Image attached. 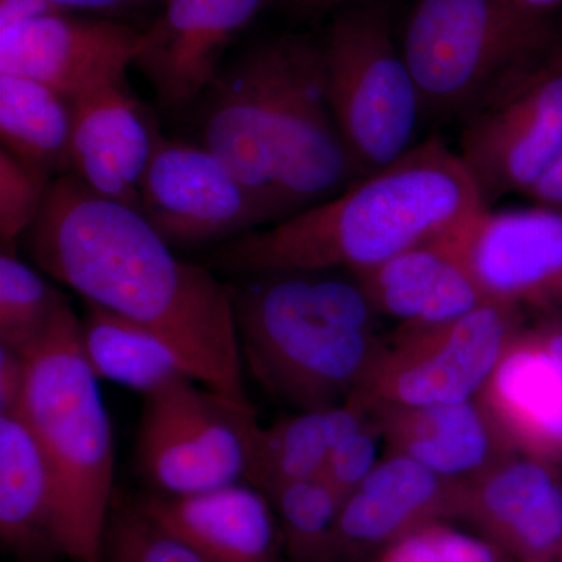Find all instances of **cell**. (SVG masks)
I'll return each instance as SVG.
<instances>
[{"label":"cell","mask_w":562,"mask_h":562,"mask_svg":"<svg viewBox=\"0 0 562 562\" xmlns=\"http://www.w3.org/2000/svg\"><path fill=\"white\" fill-rule=\"evenodd\" d=\"M27 236L41 271L171 344L195 382L250 405L228 284L180 260L139 211L65 173Z\"/></svg>","instance_id":"6da1fadb"},{"label":"cell","mask_w":562,"mask_h":562,"mask_svg":"<svg viewBox=\"0 0 562 562\" xmlns=\"http://www.w3.org/2000/svg\"><path fill=\"white\" fill-rule=\"evenodd\" d=\"M190 114L194 143L232 169L272 224L361 179L336 124L321 41L281 33L228 57Z\"/></svg>","instance_id":"7a4b0ae2"},{"label":"cell","mask_w":562,"mask_h":562,"mask_svg":"<svg viewBox=\"0 0 562 562\" xmlns=\"http://www.w3.org/2000/svg\"><path fill=\"white\" fill-rule=\"evenodd\" d=\"M484 209L458 151L431 136L330 201L214 247L206 266L232 276L361 271L449 238Z\"/></svg>","instance_id":"3957f363"},{"label":"cell","mask_w":562,"mask_h":562,"mask_svg":"<svg viewBox=\"0 0 562 562\" xmlns=\"http://www.w3.org/2000/svg\"><path fill=\"white\" fill-rule=\"evenodd\" d=\"M227 284L244 366L297 412L346 401L383 347L379 313L350 272H254Z\"/></svg>","instance_id":"277c9868"},{"label":"cell","mask_w":562,"mask_h":562,"mask_svg":"<svg viewBox=\"0 0 562 562\" xmlns=\"http://www.w3.org/2000/svg\"><path fill=\"white\" fill-rule=\"evenodd\" d=\"M27 361V386L16 414L49 468L63 553L74 562H102L116 492L113 430L69 302Z\"/></svg>","instance_id":"5b68a950"},{"label":"cell","mask_w":562,"mask_h":562,"mask_svg":"<svg viewBox=\"0 0 562 562\" xmlns=\"http://www.w3.org/2000/svg\"><path fill=\"white\" fill-rule=\"evenodd\" d=\"M398 44L425 122L464 120L558 52L547 18L513 0H413Z\"/></svg>","instance_id":"8992f818"},{"label":"cell","mask_w":562,"mask_h":562,"mask_svg":"<svg viewBox=\"0 0 562 562\" xmlns=\"http://www.w3.org/2000/svg\"><path fill=\"white\" fill-rule=\"evenodd\" d=\"M321 47L333 116L361 177L401 160L419 144L425 113L387 0L336 11Z\"/></svg>","instance_id":"52a82bcc"},{"label":"cell","mask_w":562,"mask_h":562,"mask_svg":"<svg viewBox=\"0 0 562 562\" xmlns=\"http://www.w3.org/2000/svg\"><path fill=\"white\" fill-rule=\"evenodd\" d=\"M517 312L508 303L486 302L443 324L402 327L351 397L369 413L473 401L520 331Z\"/></svg>","instance_id":"ba28073f"},{"label":"cell","mask_w":562,"mask_h":562,"mask_svg":"<svg viewBox=\"0 0 562 562\" xmlns=\"http://www.w3.org/2000/svg\"><path fill=\"white\" fill-rule=\"evenodd\" d=\"M198 383L179 376L144 395L136 446L139 468L168 495L241 482L261 428L254 406Z\"/></svg>","instance_id":"9c48e42d"},{"label":"cell","mask_w":562,"mask_h":562,"mask_svg":"<svg viewBox=\"0 0 562 562\" xmlns=\"http://www.w3.org/2000/svg\"><path fill=\"white\" fill-rule=\"evenodd\" d=\"M554 55L461 121L457 151L487 206L527 195L561 155L562 65Z\"/></svg>","instance_id":"30bf717a"},{"label":"cell","mask_w":562,"mask_h":562,"mask_svg":"<svg viewBox=\"0 0 562 562\" xmlns=\"http://www.w3.org/2000/svg\"><path fill=\"white\" fill-rule=\"evenodd\" d=\"M139 213L172 249L217 247L272 225L260 199L194 140L157 132L140 187Z\"/></svg>","instance_id":"8fae6325"},{"label":"cell","mask_w":562,"mask_h":562,"mask_svg":"<svg viewBox=\"0 0 562 562\" xmlns=\"http://www.w3.org/2000/svg\"><path fill=\"white\" fill-rule=\"evenodd\" d=\"M143 31L92 14H47L0 31V72L46 85L74 99L125 80Z\"/></svg>","instance_id":"7c38bea8"},{"label":"cell","mask_w":562,"mask_h":562,"mask_svg":"<svg viewBox=\"0 0 562 562\" xmlns=\"http://www.w3.org/2000/svg\"><path fill=\"white\" fill-rule=\"evenodd\" d=\"M271 0H160L133 65L166 113L187 114L227 60L233 41Z\"/></svg>","instance_id":"4fadbf2b"},{"label":"cell","mask_w":562,"mask_h":562,"mask_svg":"<svg viewBox=\"0 0 562 562\" xmlns=\"http://www.w3.org/2000/svg\"><path fill=\"white\" fill-rule=\"evenodd\" d=\"M446 239L487 301L562 303V211L484 209Z\"/></svg>","instance_id":"5bb4252c"},{"label":"cell","mask_w":562,"mask_h":562,"mask_svg":"<svg viewBox=\"0 0 562 562\" xmlns=\"http://www.w3.org/2000/svg\"><path fill=\"white\" fill-rule=\"evenodd\" d=\"M461 491L462 482L387 454L342 503L325 562L371 561L422 525L458 519Z\"/></svg>","instance_id":"9a60e30c"},{"label":"cell","mask_w":562,"mask_h":562,"mask_svg":"<svg viewBox=\"0 0 562 562\" xmlns=\"http://www.w3.org/2000/svg\"><path fill=\"white\" fill-rule=\"evenodd\" d=\"M561 469L514 453L462 482L460 516L513 562H557L562 546Z\"/></svg>","instance_id":"2e32d148"},{"label":"cell","mask_w":562,"mask_h":562,"mask_svg":"<svg viewBox=\"0 0 562 562\" xmlns=\"http://www.w3.org/2000/svg\"><path fill=\"white\" fill-rule=\"evenodd\" d=\"M514 453L562 469V362L538 330H520L476 395Z\"/></svg>","instance_id":"e0dca14e"},{"label":"cell","mask_w":562,"mask_h":562,"mask_svg":"<svg viewBox=\"0 0 562 562\" xmlns=\"http://www.w3.org/2000/svg\"><path fill=\"white\" fill-rule=\"evenodd\" d=\"M72 172L109 201L139 211L157 127L127 81L103 85L74 99Z\"/></svg>","instance_id":"ac0fdd59"},{"label":"cell","mask_w":562,"mask_h":562,"mask_svg":"<svg viewBox=\"0 0 562 562\" xmlns=\"http://www.w3.org/2000/svg\"><path fill=\"white\" fill-rule=\"evenodd\" d=\"M136 503L203 562H279L271 502L249 483L198 494L147 495Z\"/></svg>","instance_id":"d6986e66"},{"label":"cell","mask_w":562,"mask_h":562,"mask_svg":"<svg viewBox=\"0 0 562 562\" xmlns=\"http://www.w3.org/2000/svg\"><path fill=\"white\" fill-rule=\"evenodd\" d=\"M350 273L375 312L403 328L443 324L491 302L446 238Z\"/></svg>","instance_id":"ffe728a7"},{"label":"cell","mask_w":562,"mask_h":562,"mask_svg":"<svg viewBox=\"0 0 562 562\" xmlns=\"http://www.w3.org/2000/svg\"><path fill=\"white\" fill-rule=\"evenodd\" d=\"M371 416L386 441L387 454L409 458L453 482L475 479L514 454L476 398L383 408Z\"/></svg>","instance_id":"44dd1931"},{"label":"cell","mask_w":562,"mask_h":562,"mask_svg":"<svg viewBox=\"0 0 562 562\" xmlns=\"http://www.w3.org/2000/svg\"><path fill=\"white\" fill-rule=\"evenodd\" d=\"M0 539L18 562L65 557L49 468L18 414H0Z\"/></svg>","instance_id":"7402d4cb"},{"label":"cell","mask_w":562,"mask_h":562,"mask_svg":"<svg viewBox=\"0 0 562 562\" xmlns=\"http://www.w3.org/2000/svg\"><path fill=\"white\" fill-rule=\"evenodd\" d=\"M80 344L95 379L143 395L160 390L179 376H191L187 362L171 344L95 303L85 302Z\"/></svg>","instance_id":"603a6c76"},{"label":"cell","mask_w":562,"mask_h":562,"mask_svg":"<svg viewBox=\"0 0 562 562\" xmlns=\"http://www.w3.org/2000/svg\"><path fill=\"white\" fill-rule=\"evenodd\" d=\"M72 102L40 81L0 72L2 149L57 179L72 172Z\"/></svg>","instance_id":"cb8c5ba5"},{"label":"cell","mask_w":562,"mask_h":562,"mask_svg":"<svg viewBox=\"0 0 562 562\" xmlns=\"http://www.w3.org/2000/svg\"><path fill=\"white\" fill-rule=\"evenodd\" d=\"M325 409L297 412L271 427H261L244 476L246 483L271 498L286 484L319 476L330 453Z\"/></svg>","instance_id":"d4e9b609"},{"label":"cell","mask_w":562,"mask_h":562,"mask_svg":"<svg viewBox=\"0 0 562 562\" xmlns=\"http://www.w3.org/2000/svg\"><path fill=\"white\" fill-rule=\"evenodd\" d=\"M68 299L16 254L0 255V346L27 358Z\"/></svg>","instance_id":"484cf974"},{"label":"cell","mask_w":562,"mask_h":562,"mask_svg":"<svg viewBox=\"0 0 562 562\" xmlns=\"http://www.w3.org/2000/svg\"><path fill=\"white\" fill-rule=\"evenodd\" d=\"M281 522V535L294 562H325L341 498L322 476L280 487L269 498Z\"/></svg>","instance_id":"4316f807"},{"label":"cell","mask_w":562,"mask_h":562,"mask_svg":"<svg viewBox=\"0 0 562 562\" xmlns=\"http://www.w3.org/2000/svg\"><path fill=\"white\" fill-rule=\"evenodd\" d=\"M103 562H203L190 547L114 492L103 535Z\"/></svg>","instance_id":"83f0119b"},{"label":"cell","mask_w":562,"mask_h":562,"mask_svg":"<svg viewBox=\"0 0 562 562\" xmlns=\"http://www.w3.org/2000/svg\"><path fill=\"white\" fill-rule=\"evenodd\" d=\"M55 177L0 149V241L14 254L18 239L38 220Z\"/></svg>","instance_id":"f1b7e54d"},{"label":"cell","mask_w":562,"mask_h":562,"mask_svg":"<svg viewBox=\"0 0 562 562\" xmlns=\"http://www.w3.org/2000/svg\"><path fill=\"white\" fill-rule=\"evenodd\" d=\"M372 562H513L495 543L436 520L408 532Z\"/></svg>","instance_id":"f546056e"},{"label":"cell","mask_w":562,"mask_h":562,"mask_svg":"<svg viewBox=\"0 0 562 562\" xmlns=\"http://www.w3.org/2000/svg\"><path fill=\"white\" fill-rule=\"evenodd\" d=\"M380 438L382 432L376 428L375 422H372L364 430L333 447L328 453L321 476L342 503L379 464L376 452Z\"/></svg>","instance_id":"4dcf8cb0"},{"label":"cell","mask_w":562,"mask_h":562,"mask_svg":"<svg viewBox=\"0 0 562 562\" xmlns=\"http://www.w3.org/2000/svg\"><path fill=\"white\" fill-rule=\"evenodd\" d=\"M29 361L0 346V414H16L27 386Z\"/></svg>","instance_id":"1f68e13d"},{"label":"cell","mask_w":562,"mask_h":562,"mask_svg":"<svg viewBox=\"0 0 562 562\" xmlns=\"http://www.w3.org/2000/svg\"><path fill=\"white\" fill-rule=\"evenodd\" d=\"M55 5L72 13L92 14V16L117 18L135 11L158 5L160 0H52Z\"/></svg>","instance_id":"d6a6232c"},{"label":"cell","mask_w":562,"mask_h":562,"mask_svg":"<svg viewBox=\"0 0 562 562\" xmlns=\"http://www.w3.org/2000/svg\"><path fill=\"white\" fill-rule=\"evenodd\" d=\"M65 9L55 5L52 0H0V31L14 27L47 16V14L65 13Z\"/></svg>","instance_id":"836d02e7"},{"label":"cell","mask_w":562,"mask_h":562,"mask_svg":"<svg viewBox=\"0 0 562 562\" xmlns=\"http://www.w3.org/2000/svg\"><path fill=\"white\" fill-rule=\"evenodd\" d=\"M536 205L562 211V151L557 161L543 173L542 179L528 192Z\"/></svg>","instance_id":"e575fe53"},{"label":"cell","mask_w":562,"mask_h":562,"mask_svg":"<svg viewBox=\"0 0 562 562\" xmlns=\"http://www.w3.org/2000/svg\"><path fill=\"white\" fill-rule=\"evenodd\" d=\"M536 330L549 350L562 362V321L547 322L536 327Z\"/></svg>","instance_id":"d590c367"},{"label":"cell","mask_w":562,"mask_h":562,"mask_svg":"<svg viewBox=\"0 0 562 562\" xmlns=\"http://www.w3.org/2000/svg\"><path fill=\"white\" fill-rule=\"evenodd\" d=\"M520 9L530 11L536 16L547 18L550 11L561 9L562 0H513Z\"/></svg>","instance_id":"8d00e7d4"},{"label":"cell","mask_w":562,"mask_h":562,"mask_svg":"<svg viewBox=\"0 0 562 562\" xmlns=\"http://www.w3.org/2000/svg\"><path fill=\"white\" fill-rule=\"evenodd\" d=\"M554 60L561 63L562 65V49L560 52H557V55H554Z\"/></svg>","instance_id":"74e56055"},{"label":"cell","mask_w":562,"mask_h":562,"mask_svg":"<svg viewBox=\"0 0 562 562\" xmlns=\"http://www.w3.org/2000/svg\"><path fill=\"white\" fill-rule=\"evenodd\" d=\"M557 562H562V546L560 549V553H558Z\"/></svg>","instance_id":"f35d334b"},{"label":"cell","mask_w":562,"mask_h":562,"mask_svg":"<svg viewBox=\"0 0 562 562\" xmlns=\"http://www.w3.org/2000/svg\"><path fill=\"white\" fill-rule=\"evenodd\" d=\"M103 562V561H102Z\"/></svg>","instance_id":"ab89813d"}]
</instances>
